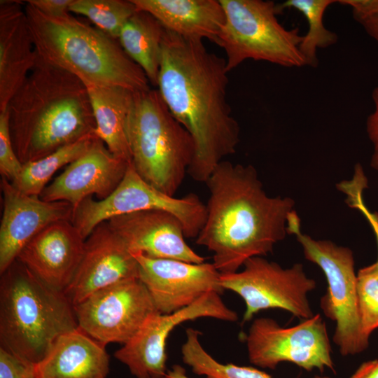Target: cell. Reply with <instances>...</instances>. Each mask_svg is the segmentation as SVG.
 I'll return each instance as SVG.
<instances>
[{
    "mask_svg": "<svg viewBox=\"0 0 378 378\" xmlns=\"http://www.w3.org/2000/svg\"><path fill=\"white\" fill-rule=\"evenodd\" d=\"M202 41L165 29L158 87L172 115L194 141L195 155L188 174L206 183L223 158L235 153L240 129L227 101L226 60Z\"/></svg>",
    "mask_w": 378,
    "mask_h": 378,
    "instance_id": "obj_1",
    "label": "cell"
},
{
    "mask_svg": "<svg viewBox=\"0 0 378 378\" xmlns=\"http://www.w3.org/2000/svg\"><path fill=\"white\" fill-rule=\"evenodd\" d=\"M206 183V218L196 244L213 253L220 274L237 272L249 258L272 253L288 234L295 201L269 196L253 166L223 160Z\"/></svg>",
    "mask_w": 378,
    "mask_h": 378,
    "instance_id": "obj_2",
    "label": "cell"
},
{
    "mask_svg": "<svg viewBox=\"0 0 378 378\" xmlns=\"http://www.w3.org/2000/svg\"><path fill=\"white\" fill-rule=\"evenodd\" d=\"M6 111L13 145L22 164L94 132L95 121L83 81L38 57Z\"/></svg>",
    "mask_w": 378,
    "mask_h": 378,
    "instance_id": "obj_3",
    "label": "cell"
},
{
    "mask_svg": "<svg viewBox=\"0 0 378 378\" xmlns=\"http://www.w3.org/2000/svg\"><path fill=\"white\" fill-rule=\"evenodd\" d=\"M24 2L38 59L74 74L84 83L120 86L134 92L150 89L145 73L118 40L69 13L52 17Z\"/></svg>",
    "mask_w": 378,
    "mask_h": 378,
    "instance_id": "obj_4",
    "label": "cell"
},
{
    "mask_svg": "<svg viewBox=\"0 0 378 378\" xmlns=\"http://www.w3.org/2000/svg\"><path fill=\"white\" fill-rule=\"evenodd\" d=\"M78 328L74 305L15 260L0 280L1 347L37 364L56 340Z\"/></svg>",
    "mask_w": 378,
    "mask_h": 378,
    "instance_id": "obj_5",
    "label": "cell"
},
{
    "mask_svg": "<svg viewBox=\"0 0 378 378\" xmlns=\"http://www.w3.org/2000/svg\"><path fill=\"white\" fill-rule=\"evenodd\" d=\"M132 164L148 183L174 197L195 155L190 133L158 90L134 92L127 124Z\"/></svg>",
    "mask_w": 378,
    "mask_h": 378,
    "instance_id": "obj_6",
    "label": "cell"
},
{
    "mask_svg": "<svg viewBox=\"0 0 378 378\" xmlns=\"http://www.w3.org/2000/svg\"><path fill=\"white\" fill-rule=\"evenodd\" d=\"M225 23L217 45L226 54L228 71L246 59L284 67L306 66L299 46V28L288 29L277 19L282 11L272 1L219 0Z\"/></svg>",
    "mask_w": 378,
    "mask_h": 378,
    "instance_id": "obj_7",
    "label": "cell"
},
{
    "mask_svg": "<svg viewBox=\"0 0 378 378\" xmlns=\"http://www.w3.org/2000/svg\"><path fill=\"white\" fill-rule=\"evenodd\" d=\"M287 230L288 234L295 236L304 258L318 266L326 278L327 290L321 298L320 306L325 316L335 323L332 340L340 353L345 356L364 351L370 340L360 328L352 250L303 233L295 210L288 216Z\"/></svg>",
    "mask_w": 378,
    "mask_h": 378,
    "instance_id": "obj_8",
    "label": "cell"
},
{
    "mask_svg": "<svg viewBox=\"0 0 378 378\" xmlns=\"http://www.w3.org/2000/svg\"><path fill=\"white\" fill-rule=\"evenodd\" d=\"M162 210L181 223L186 238H196L206 218V205L195 193L176 198L145 181L132 163L116 188L105 199L84 200L74 211L71 222L86 239L99 224L120 215Z\"/></svg>",
    "mask_w": 378,
    "mask_h": 378,
    "instance_id": "obj_9",
    "label": "cell"
},
{
    "mask_svg": "<svg viewBox=\"0 0 378 378\" xmlns=\"http://www.w3.org/2000/svg\"><path fill=\"white\" fill-rule=\"evenodd\" d=\"M243 267L240 272L220 276L223 290L233 291L243 299L246 306L243 322L268 309H283L302 320L314 316L308 294L316 284L307 275L302 264L284 268L262 256H255L247 260Z\"/></svg>",
    "mask_w": 378,
    "mask_h": 378,
    "instance_id": "obj_10",
    "label": "cell"
},
{
    "mask_svg": "<svg viewBox=\"0 0 378 378\" xmlns=\"http://www.w3.org/2000/svg\"><path fill=\"white\" fill-rule=\"evenodd\" d=\"M246 342L249 361L262 368L274 370L289 362L307 371L335 372L326 325L319 314L287 328L271 318H255Z\"/></svg>",
    "mask_w": 378,
    "mask_h": 378,
    "instance_id": "obj_11",
    "label": "cell"
},
{
    "mask_svg": "<svg viewBox=\"0 0 378 378\" xmlns=\"http://www.w3.org/2000/svg\"><path fill=\"white\" fill-rule=\"evenodd\" d=\"M78 327L97 341L127 342L146 318L157 312L139 278L102 288L74 306Z\"/></svg>",
    "mask_w": 378,
    "mask_h": 378,
    "instance_id": "obj_12",
    "label": "cell"
},
{
    "mask_svg": "<svg viewBox=\"0 0 378 378\" xmlns=\"http://www.w3.org/2000/svg\"><path fill=\"white\" fill-rule=\"evenodd\" d=\"M219 295L210 291L175 312L152 313L137 332L115 352V358L125 365L135 378H165L168 370L167 341L175 327L201 317L237 320V313L225 305Z\"/></svg>",
    "mask_w": 378,
    "mask_h": 378,
    "instance_id": "obj_13",
    "label": "cell"
},
{
    "mask_svg": "<svg viewBox=\"0 0 378 378\" xmlns=\"http://www.w3.org/2000/svg\"><path fill=\"white\" fill-rule=\"evenodd\" d=\"M139 279L146 287L157 312L171 314L185 308L210 291L220 294V273L209 262L191 263L133 253Z\"/></svg>",
    "mask_w": 378,
    "mask_h": 378,
    "instance_id": "obj_14",
    "label": "cell"
},
{
    "mask_svg": "<svg viewBox=\"0 0 378 378\" xmlns=\"http://www.w3.org/2000/svg\"><path fill=\"white\" fill-rule=\"evenodd\" d=\"M134 278H139L137 260L104 221L85 239L79 266L64 292L74 306L102 288Z\"/></svg>",
    "mask_w": 378,
    "mask_h": 378,
    "instance_id": "obj_15",
    "label": "cell"
},
{
    "mask_svg": "<svg viewBox=\"0 0 378 378\" xmlns=\"http://www.w3.org/2000/svg\"><path fill=\"white\" fill-rule=\"evenodd\" d=\"M3 213L0 225V274L17 259L22 249L50 224L71 220L74 207L64 201L46 202L18 190L1 179Z\"/></svg>",
    "mask_w": 378,
    "mask_h": 378,
    "instance_id": "obj_16",
    "label": "cell"
},
{
    "mask_svg": "<svg viewBox=\"0 0 378 378\" xmlns=\"http://www.w3.org/2000/svg\"><path fill=\"white\" fill-rule=\"evenodd\" d=\"M130 163L114 156L98 137L90 148L67 165L40 195L46 202L64 201L74 211L87 197H107L118 186Z\"/></svg>",
    "mask_w": 378,
    "mask_h": 378,
    "instance_id": "obj_17",
    "label": "cell"
},
{
    "mask_svg": "<svg viewBox=\"0 0 378 378\" xmlns=\"http://www.w3.org/2000/svg\"><path fill=\"white\" fill-rule=\"evenodd\" d=\"M107 222L132 254L191 263L204 262L186 243L181 221L169 212L144 210L117 216Z\"/></svg>",
    "mask_w": 378,
    "mask_h": 378,
    "instance_id": "obj_18",
    "label": "cell"
},
{
    "mask_svg": "<svg viewBox=\"0 0 378 378\" xmlns=\"http://www.w3.org/2000/svg\"><path fill=\"white\" fill-rule=\"evenodd\" d=\"M85 241L71 220H58L37 234L16 260L47 286L64 291L79 266Z\"/></svg>",
    "mask_w": 378,
    "mask_h": 378,
    "instance_id": "obj_19",
    "label": "cell"
},
{
    "mask_svg": "<svg viewBox=\"0 0 378 378\" xmlns=\"http://www.w3.org/2000/svg\"><path fill=\"white\" fill-rule=\"evenodd\" d=\"M37 55L22 4L0 1V113L34 67Z\"/></svg>",
    "mask_w": 378,
    "mask_h": 378,
    "instance_id": "obj_20",
    "label": "cell"
},
{
    "mask_svg": "<svg viewBox=\"0 0 378 378\" xmlns=\"http://www.w3.org/2000/svg\"><path fill=\"white\" fill-rule=\"evenodd\" d=\"M105 346L79 327L64 333L36 364L37 378H106L110 358Z\"/></svg>",
    "mask_w": 378,
    "mask_h": 378,
    "instance_id": "obj_21",
    "label": "cell"
},
{
    "mask_svg": "<svg viewBox=\"0 0 378 378\" xmlns=\"http://www.w3.org/2000/svg\"><path fill=\"white\" fill-rule=\"evenodd\" d=\"M137 10L151 14L167 30L183 38L217 44L225 14L216 0H132Z\"/></svg>",
    "mask_w": 378,
    "mask_h": 378,
    "instance_id": "obj_22",
    "label": "cell"
},
{
    "mask_svg": "<svg viewBox=\"0 0 378 378\" xmlns=\"http://www.w3.org/2000/svg\"><path fill=\"white\" fill-rule=\"evenodd\" d=\"M85 85L95 121L96 136L114 156L131 163L127 124L134 92L120 86Z\"/></svg>",
    "mask_w": 378,
    "mask_h": 378,
    "instance_id": "obj_23",
    "label": "cell"
},
{
    "mask_svg": "<svg viewBox=\"0 0 378 378\" xmlns=\"http://www.w3.org/2000/svg\"><path fill=\"white\" fill-rule=\"evenodd\" d=\"M164 27L151 14L137 10L122 27L118 41L128 57L158 86Z\"/></svg>",
    "mask_w": 378,
    "mask_h": 378,
    "instance_id": "obj_24",
    "label": "cell"
},
{
    "mask_svg": "<svg viewBox=\"0 0 378 378\" xmlns=\"http://www.w3.org/2000/svg\"><path fill=\"white\" fill-rule=\"evenodd\" d=\"M97 137L94 132L87 134L47 156L23 164L20 175L11 184L24 194L40 197L53 174L83 155Z\"/></svg>",
    "mask_w": 378,
    "mask_h": 378,
    "instance_id": "obj_25",
    "label": "cell"
},
{
    "mask_svg": "<svg viewBox=\"0 0 378 378\" xmlns=\"http://www.w3.org/2000/svg\"><path fill=\"white\" fill-rule=\"evenodd\" d=\"M335 2L337 1L287 0L279 4L281 11L285 8H294L301 13L307 20L308 30L306 34L302 36L299 46L306 66H316L318 64L317 50L331 46L337 41V34L327 29L323 23L326 10Z\"/></svg>",
    "mask_w": 378,
    "mask_h": 378,
    "instance_id": "obj_26",
    "label": "cell"
},
{
    "mask_svg": "<svg viewBox=\"0 0 378 378\" xmlns=\"http://www.w3.org/2000/svg\"><path fill=\"white\" fill-rule=\"evenodd\" d=\"M186 333V340L181 346L182 360L195 374L206 378H272L253 367L218 362L202 346L199 330L189 328Z\"/></svg>",
    "mask_w": 378,
    "mask_h": 378,
    "instance_id": "obj_27",
    "label": "cell"
},
{
    "mask_svg": "<svg viewBox=\"0 0 378 378\" xmlns=\"http://www.w3.org/2000/svg\"><path fill=\"white\" fill-rule=\"evenodd\" d=\"M69 11L85 16L99 30L118 40L137 9L132 0H74Z\"/></svg>",
    "mask_w": 378,
    "mask_h": 378,
    "instance_id": "obj_28",
    "label": "cell"
},
{
    "mask_svg": "<svg viewBox=\"0 0 378 378\" xmlns=\"http://www.w3.org/2000/svg\"><path fill=\"white\" fill-rule=\"evenodd\" d=\"M357 302L360 328L370 340L378 329V262L360 269L357 273Z\"/></svg>",
    "mask_w": 378,
    "mask_h": 378,
    "instance_id": "obj_29",
    "label": "cell"
},
{
    "mask_svg": "<svg viewBox=\"0 0 378 378\" xmlns=\"http://www.w3.org/2000/svg\"><path fill=\"white\" fill-rule=\"evenodd\" d=\"M23 164L18 157L12 142L7 111L0 113V173L10 182L20 175Z\"/></svg>",
    "mask_w": 378,
    "mask_h": 378,
    "instance_id": "obj_30",
    "label": "cell"
},
{
    "mask_svg": "<svg viewBox=\"0 0 378 378\" xmlns=\"http://www.w3.org/2000/svg\"><path fill=\"white\" fill-rule=\"evenodd\" d=\"M348 6L355 20L378 43V0H340Z\"/></svg>",
    "mask_w": 378,
    "mask_h": 378,
    "instance_id": "obj_31",
    "label": "cell"
},
{
    "mask_svg": "<svg viewBox=\"0 0 378 378\" xmlns=\"http://www.w3.org/2000/svg\"><path fill=\"white\" fill-rule=\"evenodd\" d=\"M0 378H37L36 364L0 346Z\"/></svg>",
    "mask_w": 378,
    "mask_h": 378,
    "instance_id": "obj_32",
    "label": "cell"
},
{
    "mask_svg": "<svg viewBox=\"0 0 378 378\" xmlns=\"http://www.w3.org/2000/svg\"><path fill=\"white\" fill-rule=\"evenodd\" d=\"M364 190L356 187L349 189L345 194L346 202L351 208L358 209L368 220L374 234L378 248V212L371 211L363 200ZM378 262V260L377 261Z\"/></svg>",
    "mask_w": 378,
    "mask_h": 378,
    "instance_id": "obj_33",
    "label": "cell"
},
{
    "mask_svg": "<svg viewBox=\"0 0 378 378\" xmlns=\"http://www.w3.org/2000/svg\"><path fill=\"white\" fill-rule=\"evenodd\" d=\"M372 99L374 108L366 120V132L372 146L370 166L378 171V86L372 91Z\"/></svg>",
    "mask_w": 378,
    "mask_h": 378,
    "instance_id": "obj_34",
    "label": "cell"
},
{
    "mask_svg": "<svg viewBox=\"0 0 378 378\" xmlns=\"http://www.w3.org/2000/svg\"><path fill=\"white\" fill-rule=\"evenodd\" d=\"M41 12L52 17L67 15L74 0H29L25 1Z\"/></svg>",
    "mask_w": 378,
    "mask_h": 378,
    "instance_id": "obj_35",
    "label": "cell"
},
{
    "mask_svg": "<svg viewBox=\"0 0 378 378\" xmlns=\"http://www.w3.org/2000/svg\"><path fill=\"white\" fill-rule=\"evenodd\" d=\"M350 378H378V359L360 364Z\"/></svg>",
    "mask_w": 378,
    "mask_h": 378,
    "instance_id": "obj_36",
    "label": "cell"
},
{
    "mask_svg": "<svg viewBox=\"0 0 378 378\" xmlns=\"http://www.w3.org/2000/svg\"><path fill=\"white\" fill-rule=\"evenodd\" d=\"M165 378H190L184 368L180 365H174L171 369H168Z\"/></svg>",
    "mask_w": 378,
    "mask_h": 378,
    "instance_id": "obj_37",
    "label": "cell"
},
{
    "mask_svg": "<svg viewBox=\"0 0 378 378\" xmlns=\"http://www.w3.org/2000/svg\"><path fill=\"white\" fill-rule=\"evenodd\" d=\"M313 378H332L328 376L315 375Z\"/></svg>",
    "mask_w": 378,
    "mask_h": 378,
    "instance_id": "obj_38",
    "label": "cell"
}]
</instances>
